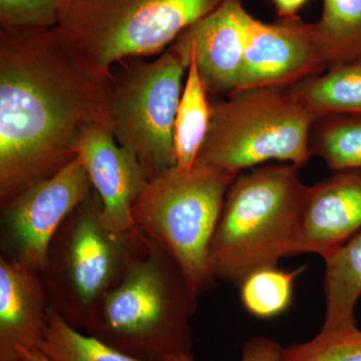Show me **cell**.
<instances>
[{
	"label": "cell",
	"mask_w": 361,
	"mask_h": 361,
	"mask_svg": "<svg viewBox=\"0 0 361 361\" xmlns=\"http://www.w3.org/2000/svg\"><path fill=\"white\" fill-rule=\"evenodd\" d=\"M237 174L195 166L170 168L149 180L133 207L137 229L179 266L197 296L213 288L210 245Z\"/></svg>",
	"instance_id": "6"
},
{
	"label": "cell",
	"mask_w": 361,
	"mask_h": 361,
	"mask_svg": "<svg viewBox=\"0 0 361 361\" xmlns=\"http://www.w3.org/2000/svg\"><path fill=\"white\" fill-rule=\"evenodd\" d=\"M187 71L186 84L180 97L174 130L176 167L180 171H191L196 165L211 118L209 92L192 59Z\"/></svg>",
	"instance_id": "17"
},
{
	"label": "cell",
	"mask_w": 361,
	"mask_h": 361,
	"mask_svg": "<svg viewBox=\"0 0 361 361\" xmlns=\"http://www.w3.org/2000/svg\"><path fill=\"white\" fill-rule=\"evenodd\" d=\"M325 71L313 23L298 16L267 23L248 13L239 90L292 87Z\"/></svg>",
	"instance_id": "10"
},
{
	"label": "cell",
	"mask_w": 361,
	"mask_h": 361,
	"mask_svg": "<svg viewBox=\"0 0 361 361\" xmlns=\"http://www.w3.org/2000/svg\"><path fill=\"white\" fill-rule=\"evenodd\" d=\"M198 298L177 263L142 233L125 274L82 331L142 361L192 355L190 320Z\"/></svg>",
	"instance_id": "2"
},
{
	"label": "cell",
	"mask_w": 361,
	"mask_h": 361,
	"mask_svg": "<svg viewBox=\"0 0 361 361\" xmlns=\"http://www.w3.org/2000/svg\"><path fill=\"white\" fill-rule=\"evenodd\" d=\"M310 154L334 172L361 169V116L317 118L311 128Z\"/></svg>",
	"instance_id": "19"
},
{
	"label": "cell",
	"mask_w": 361,
	"mask_h": 361,
	"mask_svg": "<svg viewBox=\"0 0 361 361\" xmlns=\"http://www.w3.org/2000/svg\"><path fill=\"white\" fill-rule=\"evenodd\" d=\"M18 353L20 361H49L39 348L20 349Z\"/></svg>",
	"instance_id": "26"
},
{
	"label": "cell",
	"mask_w": 361,
	"mask_h": 361,
	"mask_svg": "<svg viewBox=\"0 0 361 361\" xmlns=\"http://www.w3.org/2000/svg\"><path fill=\"white\" fill-rule=\"evenodd\" d=\"M92 190L89 173L78 155L58 174L1 207V255L39 272L51 239Z\"/></svg>",
	"instance_id": "9"
},
{
	"label": "cell",
	"mask_w": 361,
	"mask_h": 361,
	"mask_svg": "<svg viewBox=\"0 0 361 361\" xmlns=\"http://www.w3.org/2000/svg\"><path fill=\"white\" fill-rule=\"evenodd\" d=\"M142 238L111 231L102 219L94 190L61 224L39 271L51 307L68 324L84 330L99 301L125 274Z\"/></svg>",
	"instance_id": "7"
},
{
	"label": "cell",
	"mask_w": 361,
	"mask_h": 361,
	"mask_svg": "<svg viewBox=\"0 0 361 361\" xmlns=\"http://www.w3.org/2000/svg\"><path fill=\"white\" fill-rule=\"evenodd\" d=\"M225 0H65L59 27L92 77L116 63L163 51Z\"/></svg>",
	"instance_id": "4"
},
{
	"label": "cell",
	"mask_w": 361,
	"mask_h": 361,
	"mask_svg": "<svg viewBox=\"0 0 361 361\" xmlns=\"http://www.w3.org/2000/svg\"><path fill=\"white\" fill-rule=\"evenodd\" d=\"M280 18H289L296 14L310 0H273Z\"/></svg>",
	"instance_id": "25"
},
{
	"label": "cell",
	"mask_w": 361,
	"mask_h": 361,
	"mask_svg": "<svg viewBox=\"0 0 361 361\" xmlns=\"http://www.w3.org/2000/svg\"><path fill=\"white\" fill-rule=\"evenodd\" d=\"M280 361H361V329H322L310 341L282 349Z\"/></svg>",
	"instance_id": "22"
},
{
	"label": "cell",
	"mask_w": 361,
	"mask_h": 361,
	"mask_svg": "<svg viewBox=\"0 0 361 361\" xmlns=\"http://www.w3.org/2000/svg\"><path fill=\"white\" fill-rule=\"evenodd\" d=\"M165 361H194V358L190 353H180V355L168 356Z\"/></svg>",
	"instance_id": "27"
},
{
	"label": "cell",
	"mask_w": 361,
	"mask_h": 361,
	"mask_svg": "<svg viewBox=\"0 0 361 361\" xmlns=\"http://www.w3.org/2000/svg\"><path fill=\"white\" fill-rule=\"evenodd\" d=\"M361 230V169L334 172L308 188L297 255L326 258Z\"/></svg>",
	"instance_id": "13"
},
{
	"label": "cell",
	"mask_w": 361,
	"mask_h": 361,
	"mask_svg": "<svg viewBox=\"0 0 361 361\" xmlns=\"http://www.w3.org/2000/svg\"><path fill=\"white\" fill-rule=\"evenodd\" d=\"M324 260L322 329H355V307L361 297V230Z\"/></svg>",
	"instance_id": "15"
},
{
	"label": "cell",
	"mask_w": 361,
	"mask_h": 361,
	"mask_svg": "<svg viewBox=\"0 0 361 361\" xmlns=\"http://www.w3.org/2000/svg\"><path fill=\"white\" fill-rule=\"evenodd\" d=\"M39 349L49 361H142L75 329L51 307Z\"/></svg>",
	"instance_id": "20"
},
{
	"label": "cell",
	"mask_w": 361,
	"mask_h": 361,
	"mask_svg": "<svg viewBox=\"0 0 361 361\" xmlns=\"http://www.w3.org/2000/svg\"><path fill=\"white\" fill-rule=\"evenodd\" d=\"M298 169L284 163L259 166L233 180L211 240L216 279L240 286L251 273L297 255L310 188Z\"/></svg>",
	"instance_id": "3"
},
{
	"label": "cell",
	"mask_w": 361,
	"mask_h": 361,
	"mask_svg": "<svg viewBox=\"0 0 361 361\" xmlns=\"http://www.w3.org/2000/svg\"><path fill=\"white\" fill-rule=\"evenodd\" d=\"M116 65L109 78V129L151 180L176 166L175 122L188 68L171 47L149 63Z\"/></svg>",
	"instance_id": "8"
},
{
	"label": "cell",
	"mask_w": 361,
	"mask_h": 361,
	"mask_svg": "<svg viewBox=\"0 0 361 361\" xmlns=\"http://www.w3.org/2000/svg\"><path fill=\"white\" fill-rule=\"evenodd\" d=\"M248 13L241 0H225L171 44L187 68L193 59L209 94L229 97L239 90Z\"/></svg>",
	"instance_id": "11"
},
{
	"label": "cell",
	"mask_w": 361,
	"mask_h": 361,
	"mask_svg": "<svg viewBox=\"0 0 361 361\" xmlns=\"http://www.w3.org/2000/svg\"><path fill=\"white\" fill-rule=\"evenodd\" d=\"M78 156L101 198L104 226L118 234L137 231L133 207L149 180L137 156L116 144L111 130L104 126L82 140Z\"/></svg>",
	"instance_id": "12"
},
{
	"label": "cell",
	"mask_w": 361,
	"mask_h": 361,
	"mask_svg": "<svg viewBox=\"0 0 361 361\" xmlns=\"http://www.w3.org/2000/svg\"><path fill=\"white\" fill-rule=\"evenodd\" d=\"M291 89L315 120L329 116H361V61L329 68Z\"/></svg>",
	"instance_id": "16"
},
{
	"label": "cell",
	"mask_w": 361,
	"mask_h": 361,
	"mask_svg": "<svg viewBox=\"0 0 361 361\" xmlns=\"http://www.w3.org/2000/svg\"><path fill=\"white\" fill-rule=\"evenodd\" d=\"M314 121L291 87L239 90L211 103L208 134L195 166L237 175L271 161L303 167L312 158Z\"/></svg>",
	"instance_id": "5"
},
{
	"label": "cell",
	"mask_w": 361,
	"mask_h": 361,
	"mask_svg": "<svg viewBox=\"0 0 361 361\" xmlns=\"http://www.w3.org/2000/svg\"><path fill=\"white\" fill-rule=\"evenodd\" d=\"M281 345L267 336L252 337L244 343L241 361H280Z\"/></svg>",
	"instance_id": "24"
},
{
	"label": "cell",
	"mask_w": 361,
	"mask_h": 361,
	"mask_svg": "<svg viewBox=\"0 0 361 361\" xmlns=\"http://www.w3.org/2000/svg\"><path fill=\"white\" fill-rule=\"evenodd\" d=\"M304 269L286 271L275 266L251 273L239 286L244 307L250 314L263 319L285 312L291 305L297 278Z\"/></svg>",
	"instance_id": "21"
},
{
	"label": "cell",
	"mask_w": 361,
	"mask_h": 361,
	"mask_svg": "<svg viewBox=\"0 0 361 361\" xmlns=\"http://www.w3.org/2000/svg\"><path fill=\"white\" fill-rule=\"evenodd\" d=\"M322 13L313 23L326 71L361 61V0H322Z\"/></svg>",
	"instance_id": "18"
},
{
	"label": "cell",
	"mask_w": 361,
	"mask_h": 361,
	"mask_svg": "<svg viewBox=\"0 0 361 361\" xmlns=\"http://www.w3.org/2000/svg\"><path fill=\"white\" fill-rule=\"evenodd\" d=\"M109 80L92 77L63 30H0V208L78 155L110 126Z\"/></svg>",
	"instance_id": "1"
},
{
	"label": "cell",
	"mask_w": 361,
	"mask_h": 361,
	"mask_svg": "<svg viewBox=\"0 0 361 361\" xmlns=\"http://www.w3.org/2000/svg\"><path fill=\"white\" fill-rule=\"evenodd\" d=\"M51 302L39 271L0 256V361L39 348Z\"/></svg>",
	"instance_id": "14"
},
{
	"label": "cell",
	"mask_w": 361,
	"mask_h": 361,
	"mask_svg": "<svg viewBox=\"0 0 361 361\" xmlns=\"http://www.w3.org/2000/svg\"><path fill=\"white\" fill-rule=\"evenodd\" d=\"M65 0H0L4 30H51L61 20Z\"/></svg>",
	"instance_id": "23"
}]
</instances>
